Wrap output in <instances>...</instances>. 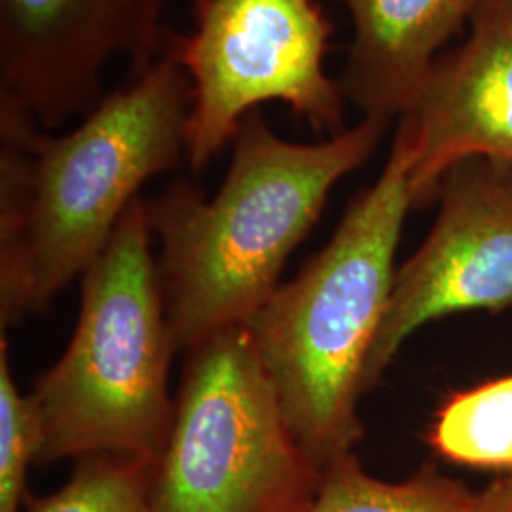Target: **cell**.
<instances>
[{
    "mask_svg": "<svg viewBox=\"0 0 512 512\" xmlns=\"http://www.w3.org/2000/svg\"><path fill=\"white\" fill-rule=\"evenodd\" d=\"M192 84L160 55L63 135L0 105V321L44 311L92 264L148 179L186 158Z\"/></svg>",
    "mask_w": 512,
    "mask_h": 512,
    "instance_id": "obj_1",
    "label": "cell"
},
{
    "mask_svg": "<svg viewBox=\"0 0 512 512\" xmlns=\"http://www.w3.org/2000/svg\"><path fill=\"white\" fill-rule=\"evenodd\" d=\"M391 122L363 116L340 135L306 145L281 139L262 110H251L213 198L179 179L145 200L160 239L156 266L177 351L251 321L332 188L374 154Z\"/></svg>",
    "mask_w": 512,
    "mask_h": 512,
    "instance_id": "obj_2",
    "label": "cell"
},
{
    "mask_svg": "<svg viewBox=\"0 0 512 512\" xmlns=\"http://www.w3.org/2000/svg\"><path fill=\"white\" fill-rule=\"evenodd\" d=\"M403 122L376 183L349 202L329 243L245 325L294 437L321 469L363 439V374L412 209Z\"/></svg>",
    "mask_w": 512,
    "mask_h": 512,
    "instance_id": "obj_3",
    "label": "cell"
},
{
    "mask_svg": "<svg viewBox=\"0 0 512 512\" xmlns=\"http://www.w3.org/2000/svg\"><path fill=\"white\" fill-rule=\"evenodd\" d=\"M145 198L131 203L82 274L73 340L29 395L37 410V463L116 454L156 463L171 433L167 391L177 351L152 256Z\"/></svg>",
    "mask_w": 512,
    "mask_h": 512,
    "instance_id": "obj_4",
    "label": "cell"
},
{
    "mask_svg": "<svg viewBox=\"0 0 512 512\" xmlns=\"http://www.w3.org/2000/svg\"><path fill=\"white\" fill-rule=\"evenodd\" d=\"M323 469L306 454L245 327L188 349L156 512H304Z\"/></svg>",
    "mask_w": 512,
    "mask_h": 512,
    "instance_id": "obj_5",
    "label": "cell"
},
{
    "mask_svg": "<svg viewBox=\"0 0 512 512\" xmlns=\"http://www.w3.org/2000/svg\"><path fill=\"white\" fill-rule=\"evenodd\" d=\"M194 31H165L188 74L186 160L202 171L262 105H287L315 133L346 131L348 99L325 71L334 23L317 0H194Z\"/></svg>",
    "mask_w": 512,
    "mask_h": 512,
    "instance_id": "obj_6",
    "label": "cell"
},
{
    "mask_svg": "<svg viewBox=\"0 0 512 512\" xmlns=\"http://www.w3.org/2000/svg\"><path fill=\"white\" fill-rule=\"evenodd\" d=\"M439 213L418 251L395 272L363 395L382 382L406 338L461 311L512 306V162L469 158L439 184Z\"/></svg>",
    "mask_w": 512,
    "mask_h": 512,
    "instance_id": "obj_7",
    "label": "cell"
},
{
    "mask_svg": "<svg viewBox=\"0 0 512 512\" xmlns=\"http://www.w3.org/2000/svg\"><path fill=\"white\" fill-rule=\"evenodd\" d=\"M165 0H0V105L42 128L86 116L103 73L124 57L129 78L162 55Z\"/></svg>",
    "mask_w": 512,
    "mask_h": 512,
    "instance_id": "obj_8",
    "label": "cell"
},
{
    "mask_svg": "<svg viewBox=\"0 0 512 512\" xmlns=\"http://www.w3.org/2000/svg\"><path fill=\"white\" fill-rule=\"evenodd\" d=\"M467 29L399 118L414 148L412 209L435 202L442 177L463 160L512 162V0H482Z\"/></svg>",
    "mask_w": 512,
    "mask_h": 512,
    "instance_id": "obj_9",
    "label": "cell"
},
{
    "mask_svg": "<svg viewBox=\"0 0 512 512\" xmlns=\"http://www.w3.org/2000/svg\"><path fill=\"white\" fill-rule=\"evenodd\" d=\"M353 37L338 76L363 116L401 118L433 61L475 16L482 0H340Z\"/></svg>",
    "mask_w": 512,
    "mask_h": 512,
    "instance_id": "obj_10",
    "label": "cell"
},
{
    "mask_svg": "<svg viewBox=\"0 0 512 512\" xmlns=\"http://www.w3.org/2000/svg\"><path fill=\"white\" fill-rule=\"evenodd\" d=\"M475 499L463 482L425 463L404 482L368 475L348 452L323 467L315 497L304 512H469Z\"/></svg>",
    "mask_w": 512,
    "mask_h": 512,
    "instance_id": "obj_11",
    "label": "cell"
},
{
    "mask_svg": "<svg viewBox=\"0 0 512 512\" xmlns=\"http://www.w3.org/2000/svg\"><path fill=\"white\" fill-rule=\"evenodd\" d=\"M429 444L456 465L512 471V376L448 397L429 429Z\"/></svg>",
    "mask_w": 512,
    "mask_h": 512,
    "instance_id": "obj_12",
    "label": "cell"
},
{
    "mask_svg": "<svg viewBox=\"0 0 512 512\" xmlns=\"http://www.w3.org/2000/svg\"><path fill=\"white\" fill-rule=\"evenodd\" d=\"M154 463L97 454L78 459L71 478L52 495L29 499L27 512H156Z\"/></svg>",
    "mask_w": 512,
    "mask_h": 512,
    "instance_id": "obj_13",
    "label": "cell"
},
{
    "mask_svg": "<svg viewBox=\"0 0 512 512\" xmlns=\"http://www.w3.org/2000/svg\"><path fill=\"white\" fill-rule=\"evenodd\" d=\"M40 425L31 397L16 387L6 340L0 342V512H21L27 503V469L37 463Z\"/></svg>",
    "mask_w": 512,
    "mask_h": 512,
    "instance_id": "obj_14",
    "label": "cell"
},
{
    "mask_svg": "<svg viewBox=\"0 0 512 512\" xmlns=\"http://www.w3.org/2000/svg\"><path fill=\"white\" fill-rule=\"evenodd\" d=\"M469 512H512V475L497 478L475 494Z\"/></svg>",
    "mask_w": 512,
    "mask_h": 512,
    "instance_id": "obj_15",
    "label": "cell"
}]
</instances>
